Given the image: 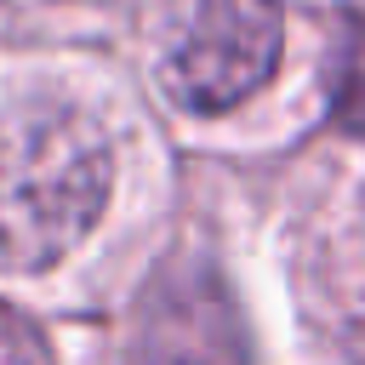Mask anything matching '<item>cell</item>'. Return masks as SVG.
I'll return each instance as SVG.
<instances>
[{
    "instance_id": "cell-4",
    "label": "cell",
    "mask_w": 365,
    "mask_h": 365,
    "mask_svg": "<svg viewBox=\"0 0 365 365\" xmlns=\"http://www.w3.org/2000/svg\"><path fill=\"white\" fill-rule=\"evenodd\" d=\"M331 114H336L342 131L365 137V11L342 29L336 68H331Z\"/></svg>"
},
{
    "instance_id": "cell-5",
    "label": "cell",
    "mask_w": 365,
    "mask_h": 365,
    "mask_svg": "<svg viewBox=\"0 0 365 365\" xmlns=\"http://www.w3.org/2000/svg\"><path fill=\"white\" fill-rule=\"evenodd\" d=\"M0 365H57L51 342L40 336V325L23 319L11 302H0Z\"/></svg>"
},
{
    "instance_id": "cell-2",
    "label": "cell",
    "mask_w": 365,
    "mask_h": 365,
    "mask_svg": "<svg viewBox=\"0 0 365 365\" xmlns=\"http://www.w3.org/2000/svg\"><path fill=\"white\" fill-rule=\"evenodd\" d=\"M279 0H171L160 17V86L177 108L222 114L279 63Z\"/></svg>"
},
{
    "instance_id": "cell-1",
    "label": "cell",
    "mask_w": 365,
    "mask_h": 365,
    "mask_svg": "<svg viewBox=\"0 0 365 365\" xmlns=\"http://www.w3.org/2000/svg\"><path fill=\"white\" fill-rule=\"evenodd\" d=\"M114 188L108 131L74 103H23L0 114V268L40 274L63 262Z\"/></svg>"
},
{
    "instance_id": "cell-3",
    "label": "cell",
    "mask_w": 365,
    "mask_h": 365,
    "mask_svg": "<svg viewBox=\"0 0 365 365\" xmlns=\"http://www.w3.org/2000/svg\"><path fill=\"white\" fill-rule=\"evenodd\" d=\"M131 365H245V331L228 291L205 268H182L154 285Z\"/></svg>"
}]
</instances>
